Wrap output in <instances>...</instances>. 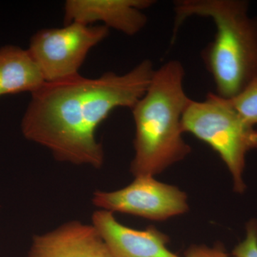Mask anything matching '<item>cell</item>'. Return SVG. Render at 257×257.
Returning <instances> with one entry per match:
<instances>
[{
  "label": "cell",
  "mask_w": 257,
  "mask_h": 257,
  "mask_svg": "<svg viewBox=\"0 0 257 257\" xmlns=\"http://www.w3.org/2000/svg\"><path fill=\"white\" fill-rule=\"evenodd\" d=\"M235 257H257V220L248 221L245 239L238 243L232 251Z\"/></svg>",
  "instance_id": "7c38bea8"
},
{
  "label": "cell",
  "mask_w": 257,
  "mask_h": 257,
  "mask_svg": "<svg viewBox=\"0 0 257 257\" xmlns=\"http://www.w3.org/2000/svg\"><path fill=\"white\" fill-rule=\"evenodd\" d=\"M183 257H235L225 251L221 245L213 247L206 245H194L186 251Z\"/></svg>",
  "instance_id": "4fadbf2b"
},
{
  "label": "cell",
  "mask_w": 257,
  "mask_h": 257,
  "mask_svg": "<svg viewBox=\"0 0 257 257\" xmlns=\"http://www.w3.org/2000/svg\"><path fill=\"white\" fill-rule=\"evenodd\" d=\"M185 70L178 60L155 69L143 97L131 109L135 126V177H154L183 160L191 152L184 141L182 118L190 98L184 87Z\"/></svg>",
  "instance_id": "7a4b0ae2"
},
{
  "label": "cell",
  "mask_w": 257,
  "mask_h": 257,
  "mask_svg": "<svg viewBox=\"0 0 257 257\" xmlns=\"http://www.w3.org/2000/svg\"><path fill=\"white\" fill-rule=\"evenodd\" d=\"M153 0H67L64 3V25L80 23L90 25L101 22L104 26L133 36L147 25L144 10Z\"/></svg>",
  "instance_id": "52a82bcc"
},
{
  "label": "cell",
  "mask_w": 257,
  "mask_h": 257,
  "mask_svg": "<svg viewBox=\"0 0 257 257\" xmlns=\"http://www.w3.org/2000/svg\"><path fill=\"white\" fill-rule=\"evenodd\" d=\"M92 202L100 210L158 221L181 215L189 209L185 193L152 176L136 177L131 184L118 190L96 191Z\"/></svg>",
  "instance_id": "8992f818"
},
{
  "label": "cell",
  "mask_w": 257,
  "mask_h": 257,
  "mask_svg": "<svg viewBox=\"0 0 257 257\" xmlns=\"http://www.w3.org/2000/svg\"><path fill=\"white\" fill-rule=\"evenodd\" d=\"M27 257L113 256L94 225L71 221L35 235Z\"/></svg>",
  "instance_id": "9c48e42d"
},
{
  "label": "cell",
  "mask_w": 257,
  "mask_h": 257,
  "mask_svg": "<svg viewBox=\"0 0 257 257\" xmlns=\"http://www.w3.org/2000/svg\"><path fill=\"white\" fill-rule=\"evenodd\" d=\"M45 82L28 49L11 45L0 47V96L32 94Z\"/></svg>",
  "instance_id": "30bf717a"
},
{
  "label": "cell",
  "mask_w": 257,
  "mask_h": 257,
  "mask_svg": "<svg viewBox=\"0 0 257 257\" xmlns=\"http://www.w3.org/2000/svg\"><path fill=\"white\" fill-rule=\"evenodd\" d=\"M92 224L113 257H180L168 248L169 237L154 226L138 230L121 224L110 211L98 209Z\"/></svg>",
  "instance_id": "ba28073f"
},
{
  "label": "cell",
  "mask_w": 257,
  "mask_h": 257,
  "mask_svg": "<svg viewBox=\"0 0 257 257\" xmlns=\"http://www.w3.org/2000/svg\"><path fill=\"white\" fill-rule=\"evenodd\" d=\"M174 10L172 42L189 18H208L214 22L215 36L202 57L217 95L233 99L257 79V18L248 15L247 2L179 0L174 3Z\"/></svg>",
  "instance_id": "3957f363"
},
{
  "label": "cell",
  "mask_w": 257,
  "mask_h": 257,
  "mask_svg": "<svg viewBox=\"0 0 257 257\" xmlns=\"http://www.w3.org/2000/svg\"><path fill=\"white\" fill-rule=\"evenodd\" d=\"M109 29L80 23L43 29L30 39L28 49L46 82L80 74L79 69L93 47L105 40Z\"/></svg>",
  "instance_id": "5b68a950"
},
{
  "label": "cell",
  "mask_w": 257,
  "mask_h": 257,
  "mask_svg": "<svg viewBox=\"0 0 257 257\" xmlns=\"http://www.w3.org/2000/svg\"><path fill=\"white\" fill-rule=\"evenodd\" d=\"M182 128L219 155L232 177L235 192H244L246 156L257 150V130L245 121L230 99L214 92L204 100L191 99L182 116Z\"/></svg>",
  "instance_id": "277c9868"
},
{
  "label": "cell",
  "mask_w": 257,
  "mask_h": 257,
  "mask_svg": "<svg viewBox=\"0 0 257 257\" xmlns=\"http://www.w3.org/2000/svg\"><path fill=\"white\" fill-rule=\"evenodd\" d=\"M230 101L246 122L257 126V79Z\"/></svg>",
  "instance_id": "8fae6325"
},
{
  "label": "cell",
  "mask_w": 257,
  "mask_h": 257,
  "mask_svg": "<svg viewBox=\"0 0 257 257\" xmlns=\"http://www.w3.org/2000/svg\"><path fill=\"white\" fill-rule=\"evenodd\" d=\"M155 71L152 61L145 60L123 74L106 72L96 78L78 74L45 82L32 94L22 118V134L59 162L101 168L104 152L96 130L116 108L133 109Z\"/></svg>",
  "instance_id": "6da1fadb"
}]
</instances>
